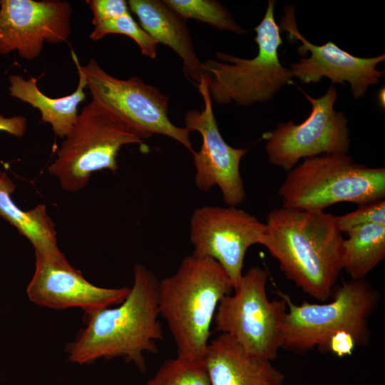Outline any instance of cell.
Returning <instances> with one entry per match:
<instances>
[{"mask_svg": "<svg viewBox=\"0 0 385 385\" xmlns=\"http://www.w3.org/2000/svg\"><path fill=\"white\" fill-rule=\"evenodd\" d=\"M197 87L203 106L201 111L190 110L185 115V128L190 133L198 132L202 137L200 150L192 153L195 183L203 192L217 185L224 202L229 206L237 207L246 197L240 165L247 150L230 146L221 135L212 110L207 74L200 78Z\"/></svg>", "mask_w": 385, "mask_h": 385, "instance_id": "12", "label": "cell"}, {"mask_svg": "<svg viewBox=\"0 0 385 385\" xmlns=\"http://www.w3.org/2000/svg\"><path fill=\"white\" fill-rule=\"evenodd\" d=\"M233 289L218 262L192 254L182 260L173 274L159 281V314L173 335L177 356L204 359L217 306Z\"/></svg>", "mask_w": 385, "mask_h": 385, "instance_id": "3", "label": "cell"}, {"mask_svg": "<svg viewBox=\"0 0 385 385\" xmlns=\"http://www.w3.org/2000/svg\"><path fill=\"white\" fill-rule=\"evenodd\" d=\"M145 385H212L204 359L166 360Z\"/></svg>", "mask_w": 385, "mask_h": 385, "instance_id": "22", "label": "cell"}, {"mask_svg": "<svg viewBox=\"0 0 385 385\" xmlns=\"http://www.w3.org/2000/svg\"><path fill=\"white\" fill-rule=\"evenodd\" d=\"M35 270L26 287L29 300L52 309L80 308L85 314L115 306L128 295L130 288H105L89 282L63 254L35 253Z\"/></svg>", "mask_w": 385, "mask_h": 385, "instance_id": "15", "label": "cell"}, {"mask_svg": "<svg viewBox=\"0 0 385 385\" xmlns=\"http://www.w3.org/2000/svg\"><path fill=\"white\" fill-rule=\"evenodd\" d=\"M276 293L287 306L281 349L302 353L317 347L327 352L330 338L341 331L351 333L356 345L368 341V321L379 295L365 279L344 282L334 292L333 300L323 304L305 301L297 305L289 294L279 289Z\"/></svg>", "mask_w": 385, "mask_h": 385, "instance_id": "5", "label": "cell"}, {"mask_svg": "<svg viewBox=\"0 0 385 385\" xmlns=\"http://www.w3.org/2000/svg\"><path fill=\"white\" fill-rule=\"evenodd\" d=\"M133 286L121 303L85 314L86 326L66 346L70 361L85 364L123 356L145 370L144 353H157L156 342L163 337L158 320L159 281L140 264L133 267Z\"/></svg>", "mask_w": 385, "mask_h": 385, "instance_id": "2", "label": "cell"}, {"mask_svg": "<svg viewBox=\"0 0 385 385\" xmlns=\"http://www.w3.org/2000/svg\"><path fill=\"white\" fill-rule=\"evenodd\" d=\"M185 19H192L210 24L219 30L244 34L246 30L234 19L231 13L215 0H164Z\"/></svg>", "mask_w": 385, "mask_h": 385, "instance_id": "21", "label": "cell"}, {"mask_svg": "<svg viewBox=\"0 0 385 385\" xmlns=\"http://www.w3.org/2000/svg\"><path fill=\"white\" fill-rule=\"evenodd\" d=\"M204 360L212 385H282L285 379L272 361L247 353L225 334L209 342Z\"/></svg>", "mask_w": 385, "mask_h": 385, "instance_id": "16", "label": "cell"}, {"mask_svg": "<svg viewBox=\"0 0 385 385\" xmlns=\"http://www.w3.org/2000/svg\"><path fill=\"white\" fill-rule=\"evenodd\" d=\"M145 139L125 120L91 100L78 113L48 171L63 190L76 192L88 184L93 172L116 171L123 146Z\"/></svg>", "mask_w": 385, "mask_h": 385, "instance_id": "7", "label": "cell"}, {"mask_svg": "<svg viewBox=\"0 0 385 385\" xmlns=\"http://www.w3.org/2000/svg\"><path fill=\"white\" fill-rule=\"evenodd\" d=\"M128 4L140 26L156 43L169 46L179 56L186 78L197 86L207 73L195 52L186 19L165 1L129 0Z\"/></svg>", "mask_w": 385, "mask_h": 385, "instance_id": "17", "label": "cell"}, {"mask_svg": "<svg viewBox=\"0 0 385 385\" xmlns=\"http://www.w3.org/2000/svg\"><path fill=\"white\" fill-rule=\"evenodd\" d=\"M16 185L0 170V217L14 226L31 242L35 253L58 256L63 255L58 247L55 224L45 205L39 204L24 210L12 200Z\"/></svg>", "mask_w": 385, "mask_h": 385, "instance_id": "19", "label": "cell"}, {"mask_svg": "<svg viewBox=\"0 0 385 385\" xmlns=\"http://www.w3.org/2000/svg\"><path fill=\"white\" fill-rule=\"evenodd\" d=\"M280 31H287L289 39L298 40L301 45L297 52L302 56L310 53L290 65L293 78L305 84L318 83L324 77L332 83L351 86V93L355 99L364 96L371 86L376 85L384 76V71L378 70L377 65L384 61L385 55L370 58L354 56L344 51L332 41L317 46L306 39L298 30L294 15V5L284 8V15L278 25Z\"/></svg>", "mask_w": 385, "mask_h": 385, "instance_id": "13", "label": "cell"}, {"mask_svg": "<svg viewBox=\"0 0 385 385\" xmlns=\"http://www.w3.org/2000/svg\"><path fill=\"white\" fill-rule=\"evenodd\" d=\"M267 268L250 267L234 293L220 302L214 316L215 330L227 334L247 353L272 361L282 348V329L287 311L286 302L270 300Z\"/></svg>", "mask_w": 385, "mask_h": 385, "instance_id": "8", "label": "cell"}, {"mask_svg": "<svg viewBox=\"0 0 385 385\" xmlns=\"http://www.w3.org/2000/svg\"><path fill=\"white\" fill-rule=\"evenodd\" d=\"M278 195L287 208L324 211L330 205H359L385 199V169L356 163L348 154L304 159L288 171Z\"/></svg>", "mask_w": 385, "mask_h": 385, "instance_id": "4", "label": "cell"}, {"mask_svg": "<svg viewBox=\"0 0 385 385\" xmlns=\"http://www.w3.org/2000/svg\"><path fill=\"white\" fill-rule=\"evenodd\" d=\"M93 26L94 29L90 34V38L93 41H98L111 34H122L133 39L143 56L153 59L157 56L158 43L134 20L130 13Z\"/></svg>", "mask_w": 385, "mask_h": 385, "instance_id": "23", "label": "cell"}, {"mask_svg": "<svg viewBox=\"0 0 385 385\" xmlns=\"http://www.w3.org/2000/svg\"><path fill=\"white\" fill-rule=\"evenodd\" d=\"M336 222L342 233L370 224L385 225V199L360 205L353 212L336 216Z\"/></svg>", "mask_w": 385, "mask_h": 385, "instance_id": "24", "label": "cell"}, {"mask_svg": "<svg viewBox=\"0 0 385 385\" xmlns=\"http://www.w3.org/2000/svg\"><path fill=\"white\" fill-rule=\"evenodd\" d=\"M312 105L309 115L301 123H280L265 133V149L270 164L289 171L302 158L323 154H347L350 131L344 113L334 106L338 98L332 85L319 98H312L299 88Z\"/></svg>", "mask_w": 385, "mask_h": 385, "instance_id": "10", "label": "cell"}, {"mask_svg": "<svg viewBox=\"0 0 385 385\" xmlns=\"http://www.w3.org/2000/svg\"><path fill=\"white\" fill-rule=\"evenodd\" d=\"M72 8L61 0H0V55L17 51L36 58L46 42L61 43L71 34Z\"/></svg>", "mask_w": 385, "mask_h": 385, "instance_id": "14", "label": "cell"}, {"mask_svg": "<svg viewBox=\"0 0 385 385\" xmlns=\"http://www.w3.org/2000/svg\"><path fill=\"white\" fill-rule=\"evenodd\" d=\"M27 130V119L23 115L4 117L0 115V131L15 137H22Z\"/></svg>", "mask_w": 385, "mask_h": 385, "instance_id": "27", "label": "cell"}, {"mask_svg": "<svg viewBox=\"0 0 385 385\" xmlns=\"http://www.w3.org/2000/svg\"><path fill=\"white\" fill-rule=\"evenodd\" d=\"M379 99L380 101V104L381 106L384 107V104L382 103H384V89H381L379 93Z\"/></svg>", "mask_w": 385, "mask_h": 385, "instance_id": "28", "label": "cell"}, {"mask_svg": "<svg viewBox=\"0 0 385 385\" xmlns=\"http://www.w3.org/2000/svg\"><path fill=\"white\" fill-rule=\"evenodd\" d=\"M72 58L78 73V83L71 94L60 98H51L42 93L37 84L38 79H25L19 74L9 76V94L21 101L38 109L41 120L51 125L56 135L64 138L71 131L78 115V106L86 99V83L78 57L72 51Z\"/></svg>", "mask_w": 385, "mask_h": 385, "instance_id": "18", "label": "cell"}, {"mask_svg": "<svg viewBox=\"0 0 385 385\" xmlns=\"http://www.w3.org/2000/svg\"><path fill=\"white\" fill-rule=\"evenodd\" d=\"M356 345L354 336L345 331L338 332L329 339L328 351H331L339 357L351 355Z\"/></svg>", "mask_w": 385, "mask_h": 385, "instance_id": "26", "label": "cell"}, {"mask_svg": "<svg viewBox=\"0 0 385 385\" xmlns=\"http://www.w3.org/2000/svg\"><path fill=\"white\" fill-rule=\"evenodd\" d=\"M190 228L192 255L218 262L235 289L243 274L246 252L260 244L265 225L237 207L205 205L193 212Z\"/></svg>", "mask_w": 385, "mask_h": 385, "instance_id": "11", "label": "cell"}, {"mask_svg": "<svg viewBox=\"0 0 385 385\" xmlns=\"http://www.w3.org/2000/svg\"><path fill=\"white\" fill-rule=\"evenodd\" d=\"M93 14V24L115 19L130 13L128 2L124 0H87Z\"/></svg>", "mask_w": 385, "mask_h": 385, "instance_id": "25", "label": "cell"}, {"mask_svg": "<svg viewBox=\"0 0 385 385\" xmlns=\"http://www.w3.org/2000/svg\"><path fill=\"white\" fill-rule=\"evenodd\" d=\"M260 245L285 277L312 298L329 299L344 270V238L336 216L284 207L269 211Z\"/></svg>", "mask_w": 385, "mask_h": 385, "instance_id": "1", "label": "cell"}, {"mask_svg": "<svg viewBox=\"0 0 385 385\" xmlns=\"http://www.w3.org/2000/svg\"><path fill=\"white\" fill-rule=\"evenodd\" d=\"M275 4V1H268L264 18L254 29L258 46L254 58L217 51L216 60L202 62L212 101L249 106L271 100L283 86L293 83L289 68L283 66L279 58L282 39L274 18Z\"/></svg>", "mask_w": 385, "mask_h": 385, "instance_id": "6", "label": "cell"}, {"mask_svg": "<svg viewBox=\"0 0 385 385\" xmlns=\"http://www.w3.org/2000/svg\"></svg>", "mask_w": 385, "mask_h": 385, "instance_id": "29", "label": "cell"}, {"mask_svg": "<svg viewBox=\"0 0 385 385\" xmlns=\"http://www.w3.org/2000/svg\"><path fill=\"white\" fill-rule=\"evenodd\" d=\"M80 68L92 101L125 120L146 139L153 134L171 138L195 150L185 128L173 124L168 116L169 98L137 76L122 80L104 71L95 59Z\"/></svg>", "mask_w": 385, "mask_h": 385, "instance_id": "9", "label": "cell"}, {"mask_svg": "<svg viewBox=\"0 0 385 385\" xmlns=\"http://www.w3.org/2000/svg\"><path fill=\"white\" fill-rule=\"evenodd\" d=\"M344 270L352 279H365L385 257V225L370 224L346 232Z\"/></svg>", "mask_w": 385, "mask_h": 385, "instance_id": "20", "label": "cell"}]
</instances>
